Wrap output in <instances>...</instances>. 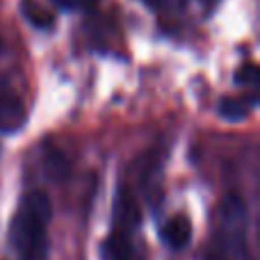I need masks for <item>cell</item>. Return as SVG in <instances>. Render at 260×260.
<instances>
[{
  "label": "cell",
  "instance_id": "6da1fadb",
  "mask_svg": "<svg viewBox=\"0 0 260 260\" xmlns=\"http://www.w3.org/2000/svg\"><path fill=\"white\" fill-rule=\"evenodd\" d=\"M53 206L46 192L35 189L23 197L9 229L16 260H46L48 258V224Z\"/></svg>",
  "mask_w": 260,
  "mask_h": 260
},
{
  "label": "cell",
  "instance_id": "7a4b0ae2",
  "mask_svg": "<svg viewBox=\"0 0 260 260\" xmlns=\"http://www.w3.org/2000/svg\"><path fill=\"white\" fill-rule=\"evenodd\" d=\"M25 105L18 91L7 80H0V133L14 135L25 126Z\"/></svg>",
  "mask_w": 260,
  "mask_h": 260
},
{
  "label": "cell",
  "instance_id": "3957f363",
  "mask_svg": "<svg viewBox=\"0 0 260 260\" xmlns=\"http://www.w3.org/2000/svg\"><path fill=\"white\" fill-rule=\"evenodd\" d=\"M101 260H142L135 242L130 240L128 226L114 224V229L101 244Z\"/></svg>",
  "mask_w": 260,
  "mask_h": 260
},
{
  "label": "cell",
  "instance_id": "277c9868",
  "mask_svg": "<svg viewBox=\"0 0 260 260\" xmlns=\"http://www.w3.org/2000/svg\"><path fill=\"white\" fill-rule=\"evenodd\" d=\"M160 240L174 251H180L189 244L192 240V224L185 215H174L165 221V226L160 229Z\"/></svg>",
  "mask_w": 260,
  "mask_h": 260
},
{
  "label": "cell",
  "instance_id": "5b68a950",
  "mask_svg": "<svg viewBox=\"0 0 260 260\" xmlns=\"http://www.w3.org/2000/svg\"><path fill=\"white\" fill-rule=\"evenodd\" d=\"M256 103H258L256 94L244 96V99H224L219 103V114L226 121H242V119H247L249 112L256 108Z\"/></svg>",
  "mask_w": 260,
  "mask_h": 260
},
{
  "label": "cell",
  "instance_id": "8992f818",
  "mask_svg": "<svg viewBox=\"0 0 260 260\" xmlns=\"http://www.w3.org/2000/svg\"><path fill=\"white\" fill-rule=\"evenodd\" d=\"M21 14L27 18V23H32V25L39 27V30H50L55 23L53 14L46 12L37 0H21Z\"/></svg>",
  "mask_w": 260,
  "mask_h": 260
},
{
  "label": "cell",
  "instance_id": "52a82bcc",
  "mask_svg": "<svg viewBox=\"0 0 260 260\" xmlns=\"http://www.w3.org/2000/svg\"><path fill=\"white\" fill-rule=\"evenodd\" d=\"M46 171H48L53 178H67L69 171H71V162L67 160L62 151L57 148H46Z\"/></svg>",
  "mask_w": 260,
  "mask_h": 260
},
{
  "label": "cell",
  "instance_id": "ba28073f",
  "mask_svg": "<svg viewBox=\"0 0 260 260\" xmlns=\"http://www.w3.org/2000/svg\"><path fill=\"white\" fill-rule=\"evenodd\" d=\"M235 82H238V85L256 87V82H258V69H256V64H247V67L240 69V71L235 73Z\"/></svg>",
  "mask_w": 260,
  "mask_h": 260
},
{
  "label": "cell",
  "instance_id": "9c48e42d",
  "mask_svg": "<svg viewBox=\"0 0 260 260\" xmlns=\"http://www.w3.org/2000/svg\"><path fill=\"white\" fill-rule=\"evenodd\" d=\"M57 7H62V9H91V7H96L99 5V0H53Z\"/></svg>",
  "mask_w": 260,
  "mask_h": 260
},
{
  "label": "cell",
  "instance_id": "30bf717a",
  "mask_svg": "<svg viewBox=\"0 0 260 260\" xmlns=\"http://www.w3.org/2000/svg\"><path fill=\"white\" fill-rule=\"evenodd\" d=\"M144 5H148V7H157V5H162L165 0H142Z\"/></svg>",
  "mask_w": 260,
  "mask_h": 260
},
{
  "label": "cell",
  "instance_id": "8fae6325",
  "mask_svg": "<svg viewBox=\"0 0 260 260\" xmlns=\"http://www.w3.org/2000/svg\"><path fill=\"white\" fill-rule=\"evenodd\" d=\"M3 50H5V44H3V39H0V55H3Z\"/></svg>",
  "mask_w": 260,
  "mask_h": 260
}]
</instances>
